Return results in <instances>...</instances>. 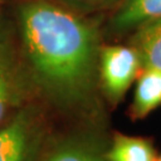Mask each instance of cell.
<instances>
[{"mask_svg":"<svg viewBox=\"0 0 161 161\" xmlns=\"http://www.w3.org/2000/svg\"><path fill=\"white\" fill-rule=\"evenodd\" d=\"M10 7L18 60L34 92L64 111L92 109L103 44L96 17L54 0H17Z\"/></svg>","mask_w":161,"mask_h":161,"instance_id":"cell-1","label":"cell"},{"mask_svg":"<svg viewBox=\"0 0 161 161\" xmlns=\"http://www.w3.org/2000/svg\"><path fill=\"white\" fill-rule=\"evenodd\" d=\"M47 140L43 109L29 100L0 125V161H42Z\"/></svg>","mask_w":161,"mask_h":161,"instance_id":"cell-2","label":"cell"},{"mask_svg":"<svg viewBox=\"0 0 161 161\" xmlns=\"http://www.w3.org/2000/svg\"><path fill=\"white\" fill-rule=\"evenodd\" d=\"M137 52L129 43H104L99 50L98 81L99 90L108 103L116 106L135 84L142 69Z\"/></svg>","mask_w":161,"mask_h":161,"instance_id":"cell-3","label":"cell"},{"mask_svg":"<svg viewBox=\"0 0 161 161\" xmlns=\"http://www.w3.org/2000/svg\"><path fill=\"white\" fill-rule=\"evenodd\" d=\"M160 18L161 0H122L109 12L102 36L109 41L121 40Z\"/></svg>","mask_w":161,"mask_h":161,"instance_id":"cell-4","label":"cell"},{"mask_svg":"<svg viewBox=\"0 0 161 161\" xmlns=\"http://www.w3.org/2000/svg\"><path fill=\"white\" fill-rule=\"evenodd\" d=\"M34 92L17 56L0 61V125L22 105L28 103Z\"/></svg>","mask_w":161,"mask_h":161,"instance_id":"cell-5","label":"cell"},{"mask_svg":"<svg viewBox=\"0 0 161 161\" xmlns=\"http://www.w3.org/2000/svg\"><path fill=\"white\" fill-rule=\"evenodd\" d=\"M161 106V69L142 67L135 81L129 115L134 121L143 119Z\"/></svg>","mask_w":161,"mask_h":161,"instance_id":"cell-6","label":"cell"},{"mask_svg":"<svg viewBox=\"0 0 161 161\" xmlns=\"http://www.w3.org/2000/svg\"><path fill=\"white\" fill-rule=\"evenodd\" d=\"M143 67L161 69V18L138 28L128 37Z\"/></svg>","mask_w":161,"mask_h":161,"instance_id":"cell-7","label":"cell"},{"mask_svg":"<svg viewBox=\"0 0 161 161\" xmlns=\"http://www.w3.org/2000/svg\"><path fill=\"white\" fill-rule=\"evenodd\" d=\"M108 161H156L158 155L148 138L116 134L109 149L105 152Z\"/></svg>","mask_w":161,"mask_h":161,"instance_id":"cell-8","label":"cell"},{"mask_svg":"<svg viewBox=\"0 0 161 161\" xmlns=\"http://www.w3.org/2000/svg\"><path fill=\"white\" fill-rule=\"evenodd\" d=\"M42 161H108L105 152L82 138L64 140L47 148Z\"/></svg>","mask_w":161,"mask_h":161,"instance_id":"cell-9","label":"cell"},{"mask_svg":"<svg viewBox=\"0 0 161 161\" xmlns=\"http://www.w3.org/2000/svg\"><path fill=\"white\" fill-rule=\"evenodd\" d=\"M61 5L78 12L82 16L97 17L103 13H109L122 0H54Z\"/></svg>","mask_w":161,"mask_h":161,"instance_id":"cell-10","label":"cell"},{"mask_svg":"<svg viewBox=\"0 0 161 161\" xmlns=\"http://www.w3.org/2000/svg\"><path fill=\"white\" fill-rule=\"evenodd\" d=\"M14 56H17V41L13 20L0 7V61Z\"/></svg>","mask_w":161,"mask_h":161,"instance_id":"cell-11","label":"cell"},{"mask_svg":"<svg viewBox=\"0 0 161 161\" xmlns=\"http://www.w3.org/2000/svg\"><path fill=\"white\" fill-rule=\"evenodd\" d=\"M17 0H0V7L5 8V7H10L12 4H14Z\"/></svg>","mask_w":161,"mask_h":161,"instance_id":"cell-12","label":"cell"},{"mask_svg":"<svg viewBox=\"0 0 161 161\" xmlns=\"http://www.w3.org/2000/svg\"><path fill=\"white\" fill-rule=\"evenodd\" d=\"M156 161H161V155L158 156V159H156Z\"/></svg>","mask_w":161,"mask_h":161,"instance_id":"cell-13","label":"cell"}]
</instances>
